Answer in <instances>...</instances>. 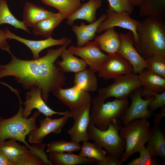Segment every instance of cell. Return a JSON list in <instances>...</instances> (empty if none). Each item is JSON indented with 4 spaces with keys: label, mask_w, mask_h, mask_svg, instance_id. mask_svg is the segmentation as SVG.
I'll return each instance as SVG.
<instances>
[{
    "label": "cell",
    "mask_w": 165,
    "mask_h": 165,
    "mask_svg": "<svg viewBox=\"0 0 165 165\" xmlns=\"http://www.w3.org/2000/svg\"><path fill=\"white\" fill-rule=\"evenodd\" d=\"M71 42V39L57 49H49L45 55L36 59H20L10 52V62L0 64V79L13 76L25 89L39 88L42 97L46 103L50 92L57 90L66 83L64 73L55 62Z\"/></svg>",
    "instance_id": "obj_1"
},
{
    "label": "cell",
    "mask_w": 165,
    "mask_h": 165,
    "mask_svg": "<svg viewBox=\"0 0 165 165\" xmlns=\"http://www.w3.org/2000/svg\"><path fill=\"white\" fill-rule=\"evenodd\" d=\"M134 47L145 60L157 53L165 54L164 18L148 16L140 21Z\"/></svg>",
    "instance_id": "obj_2"
},
{
    "label": "cell",
    "mask_w": 165,
    "mask_h": 165,
    "mask_svg": "<svg viewBox=\"0 0 165 165\" xmlns=\"http://www.w3.org/2000/svg\"><path fill=\"white\" fill-rule=\"evenodd\" d=\"M23 112L20 104L19 110L14 116L6 119L0 117V142L7 139H14L24 143L30 150L45 156V143L41 142L31 145L25 140L26 136L38 128L36 121L41 113L37 110L31 117L25 118Z\"/></svg>",
    "instance_id": "obj_3"
},
{
    "label": "cell",
    "mask_w": 165,
    "mask_h": 165,
    "mask_svg": "<svg viewBox=\"0 0 165 165\" xmlns=\"http://www.w3.org/2000/svg\"><path fill=\"white\" fill-rule=\"evenodd\" d=\"M122 124L120 119L114 120L107 130H101L90 122L87 130L89 139L94 140L104 148L108 156L117 165H122L120 160L125 148V140L121 138L119 134Z\"/></svg>",
    "instance_id": "obj_4"
},
{
    "label": "cell",
    "mask_w": 165,
    "mask_h": 165,
    "mask_svg": "<svg viewBox=\"0 0 165 165\" xmlns=\"http://www.w3.org/2000/svg\"><path fill=\"white\" fill-rule=\"evenodd\" d=\"M91 103L90 122L101 130H107L112 121L119 119L129 106L128 97L105 102L97 95Z\"/></svg>",
    "instance_id": "obj_5"
},
{
    "label": "cell",
    "mask_w": 165,
    "mask_h": 165,
    "mask_svg": "<svg viewBox=\"0 0 165 165\" xmlns=\"http://www.w3.org/2000/svg\"><path fill=\"white\" fill-rule=\"evenodd\" d=\"M122 126L119 134L125 140L124 151L120 160L121 164L147 142L150 133V124L147 119H137Z\"/></svg>",
    "instance_id": "obj_6"
},
{
    "label": "cell",
    "mask_w": 165,
    "mask_h": 165,
    "mask_svg": "<svg viewBox=\"0 0 165 165\" xmlns=\"http://www.w3.org/2000/svg\"><path fill=\"white\" fill-rule=\"evenodd\" d=\"M111 84L100 89L98 95L104 101L109 97L119 98L128 97L136 89L142 86L138 75L132 72L119 76Z\"/></svg>",
    "instance_id": "obj_7"
},
{
    "label": "cell",
    "mask_w": 165,
    "mask_h": 165,
    "mask_svg": "<svg viewBox=\"0 0 165 165\" xmlns=\"http://www.w3.org/2000/svg\"><path fill=\"white\" fill-rule=\"evenodd\" d=\"M142 86H141L129 95L131 103L120 118L124 125L135 119H148L153 116L154 113L148 109V106L154 96L146 99H142Z\"/></svg>",
    "instance_id": "obj_8"
},
{
    "label": "cell",
    "mask_w": 165,
    "mask_h": 165,
    "mask_svg": "<svg viewBox=\"0 0 165 165\" xmlns=\"http://www.w3.org/2000/svg\"><path fill=\"white\" fill-rule=\"evenodd\" d=\"M68 50L74 55L79 56L89 66V68L95 73L98 72L109 56L103 53L93 41H90L81 47L72 45Z\"/></svg>",
    "instance_id": "obj_9"
},
{
    "label": "cell",
    "mask_w": 165,
    "mask_h": 165,
    "mask_svg": "<svg viewBox=\"0 0 165 165\" xmlns=\"http://www.w3.org/2000/svg\"><path fill=\"white\" fill-rule=\"evenodd\" d=\"M53 93L69 108L72 112L78 111L91 104L92 100L89 92L75 85L68 89L61 88Z\"/></svg>",
    "instance_id": "obj_10"
},
{
    "label": "cell",
    "mask_w": 165,
    "mask_h": 165,
    "mask_svg": "<svg viewBox=\"0 0 165 165\" xmlns=\"http://www.w3.org/2000/svg\"><path fill=\"white\" fill-rule=\"evenodd\" d=\"M121 42L117 53L127 60L132 65L133 72L137 74L148 68L147 62L134 47L133 33L129 31L125 34H120Z\"/></svg>",
    "instance_id": "obj_11"
},
{
    "label": "cell",
    "mask_w": 165,
    "mask_h": 165,
    "mask_svg": "<svg viewBox=\"0 0 165 165\" xmlns=\"http://www.w3.org/2000/svg\"><path fill=\"white\" fill-rule=\"evenodd\" d=\"M106 12L107 18L101 22L97 30V33H100L110 28L119 27L132 31L134 42H137L136 30L140 21L132 19L130 14L128 12L118 13L108 7Z\"/></svg>",
    "instance_id": "obj_12"
},
{
    "label": "cell",
    "mask_w": 165,
    "mask_h": 165,
    "mask_svg": "<svg viewBox=\"0 0 165 165\" xmlns=\"http://www.w3.org/2000/svg\"><path fill=\"white\" fill-rule=\"evenodd\" d=\"M72 118L70 112L58 119H52L49 117L41 120L39 127L29 135L28 141L32 144L42 142L44 138L51 133L60 134L68 119Z\"/></svg>",
    "instance_id": "obj_13"
},
{
    "label": "cell",
    "mask_w": 165,
    "mask_h": 165,
    "mask_svg": "<svg viewBox=\"0 0 165 165\" xmlns=\"http://www.w3.org/2000/svg\"><path fill=\"white\" fill-rule=\"evenodd\" d=\"M91 107L90 104L77 111L70 112L74 123L67 132L70 137L71 141L80 142L89 140L87 130L90 122Z\"/></svg>",
    "instance_id": "obj_14"
},
{
    "label": "cell",
    "mask_w": 165,
    "mask_h": 165,
    "mask_svg": "<svg viewBox=\"0 0 165 165\" xmlns=\"http://www.w3.org/2000/svg\"><path fill=\"white\" fill-rule=\"evenodd\" d=\"M132 72H133V70L131 64L116 53L109 56L99 71L98 76L105 80H108Z\"/></svg>",
    "instance_id": "obj_15"
},
{
    "label": "cell",
    "mask_w": 165,
    "mask_h": 165,
    "mask_svg": "<svg viewBox=\"0 0 165 165\" xmlns=\"http://www.w3.org/2000/svg\"><path fill=\"white\" fill-rule=\"evenodd\" d=\"M41 90L39 88H33L26 93V99L23 104L24 117L27 118L31 114L32 110L36 109L46 117L51 116L53 115L58 114L64 116L68 110L64 112H57L50 108L46 104L41 96Z\"/></svg>",
    "instance_id": "obj_16"
},
{
    "label": "cell",
    "mask_w": 165,
    "mask_h": 165,
    "mask_svg": "<svg viewBox=\"0 0 165 165\" xmlns=\"http://www.w3.org/2000/svg\"><path fill=\"white\" fill-rule=\"evenodd\" d=\"M5 30L8 39L16 40L24 44L30 50L32 54L33 59L40 58L39 54L43 50L52 46L63 45L71 39L65 37L60 39H55L50 36L42 40H30L19 37L6 28Z\"/></svg>",
    "instance_id": "obj_17"
},
{
    "label": "cell",
    "mask_w": 165,
    "mask_h": 165,
    "mask_svg": "<svg viewBox=\"0 0 165 165\" xmlns=\"http://www.w3.org/2000/svg\"><path fill=\"white\" fill-rule=\"evenodd\" d=\"M142 83V90L141 96L145 99L153 96L155 93L165 92V79L145 68L138 74Z\"/></svg>",
    "instance_id": "obj_18"
},
{
    "label": "cell",
    "mask_w": 165,
    "mask_h": 165,
    "mask_svg": "<svg viewBox=\"0 0 165 165\" xmlns=\"http://www.w3.org/2000/svg\"><path fill=\"white\" fill-rule=\"evenodd\" d=\"M105 31L100 35L95 36L93 41L100 50L110 56L117 53L121 44V35L115 31L114 27Z\"/></svg>",
    "instance_id": "obj_19"
},
{
    "label": "cell",
    "mask_w": 165,
    "mask_h": 165,
    "mask_svg": "<svg viewBox=\"0 0 165 165\" xmlns=\"http://www.w3.org/2000/svg\"><path fill=\"white\" fill-rule=\"evenodd\" d=\"M107 18L106 13H103L93 22L86 25L81 22L80 25H72V29L76 35L77 47L84 46L87 42L93 40L101 22Z\"/></svg>",
    "instance_id": "obj_20"
},
{
    "label": "cell",
    "mask_w": 165,
    "mask_h": 165,
    "mask_svg": "<svg viewBox=\"0 0 165 165\" xmlns=\"http://www.w3.org/2000/svg\"><path fill=\"white\" fill-rule=\"evenodd\" d=\"M145 146L153 157L165 159V135L159 126L153 125L150 129V133Z\"/></svg>",
    "instance_id": "obj_21"
},
{
    "label": "cell",
    "mask_w": 165,
    "mask_h": 165,
    "mask_svg": "<svg viewBox=\"0 0 165 165\" xmlns=\"http://www.w3.org/2000/svg\"><path fill=\"white\" fill-rule=\"evenodd\" d=\"M55 13L27 2L23 9V22L27 27L33 28L42 20L53 15Z\"/></svg>",
    "instance_id": "obj_22"
},
{
    "label": "cell",
    "mask_w": 165,
    "mask_h": 165,
    "mask_svg": "<svg viewBox=\"0 0 165 165\" xmlns=\"http://www.w3.org/2000/svg\"><path fill=\"white\" fill-rule=\"evenodd\" d=\"M102 3V0H89L67 18V24L72 25L77 20H83L90 23L93 22L96 19L97 10L101 6Z\"/></svg>",
    "instance_id": "obj_23"
},
{
    "label": "cell",
    "mask_w": 165,
    "mask_h": 165,
    "mask_svg": "<svg viewBox=\"0 0 165 165\" xmlns=\"http://www.w3.org/2000/svg\"><path fill=\"white\" fill-rule=\"evenodd\" d=\"M79 155L95 160L97 164L116 165L115 162L108 156L107 152L95 142H83Z\"/></svg>",
    "instance_id": "obj_24"
},
{
    "label": "cell",
    "mask_w": 165,
    "mask_h": 165,
    "mask_svg": "<svg viewBox=\"0 0 165 165\" xmlns=\"http://www.w3.org/2000/svg\"><path fill=\"white\" fill-rule=\"evenodd\" d=\"M48 158L52 165H75L97 164L95 160L72 153L53 152L49 153Z\"/></svg>",
    "instance_id": "obj_25"
},
{
    "label": "cell",
    "mask_w": 165,
    "mask_h": 165,
    "mask_svg": "<svg viewBox=\"0 0 165 165\" xmlns=\"http://www.w3.org/2000/svg\"><path fill=\"white\" fill-rule=\"evenodd\" d=\"M68 16L59 12L40 21L33 28L32 32L36 36L41 35L46 38L51 36L54 29Z\"/></svg>",
    "instance_id": "obj_26"
},
{
    "label": "cell",
    "mask_w": 165,
    "mask_h": 165,
    "mask_svg": "<svg viewBox=\"0 0 165 165\" xmlns=\"http://www.w3.org/2000/svg\"><path fill=\"white\" fill-rule=\"evenodd\" d=\"M62 60L56 62L63 73L73 72L75 73L87 68L88 65L82 59L75 57L68 49H65L61 53Z\"/></svg>",
    "instance_id": "obj_27"
},
{
    "label": "cell",
    "mask_w": 165,
    "mask_h": 165,
    "mask_svg": "<svg viewBox=\"0 0 165 165\" xmlns=\"http://www.w3.org/2000/svg\"><path fill=\"white\" fill-rule=\"evenodd\" d=\"M90 68H86L76 73L74 76V85L88 92L96 91L98 88L97 77Z\"/></svg>",
    "instance_id": "obj_28"
},
{
    "label": "cell",
    "mask_w": 165,
    "mask_h": 165,
    "mask_svg": "<svg viewBox=\"0 0 165 165\" xmlns=\"http://www.w3.org/2000/svg\"><path fill=\"white\" fill-rule=\"evenodd\" d=\"M138 6L141 17H165V0H142Z\"/></svg>",
    "instance_id": "obj_29"
},
{
    "label": "cell",
    "mask_w": 165,
    "mask_h": 165,
    "mask_svg": "<svg viewBox=\"0 0 165 165\" xmlns=\"http://www.w3.org/2000/svg\"><path fill=\"white\" fill-rule=\"evenodd\" d=\"M16 141L9 139L0 142V151L13 163L28 149L25 145H21Z\"/></svg>",
    "instance_id": "obj_30"
},
{
    "label": "cell",
    "mask_w": 165,
    "mask_h": 165,
    "mask_svg": "<svg viewBox=\"0 0 165 165\" xmlns=\"http://www.w3.org/2000/svg\"><path fill=\"white\" fill-rule=\"evenodd\" d=\"M41 0L45 4L55 8L58 10V12L68 17L75 13L82 5L80 0Z\"/></svg>",
    "instance_id": "obj_31"
},
{
    "label": "cell",
    "mask_w": 165,
    "mask_h": 165,
    "mask_svg": "<svg viewBox=\"0 0 165 165\" xmlns=\"http://www.w3.org/2000/svg\"><path fill=\"white\" fill-rule=\"evenodd\" d=\"M8 24L14 27L15 29H20L28 33L29 29L23 21L17 20L12 14L9 8L6 0H0V26Z\"/></svg>",
    "instance_id": "obj_32"
},
{
    "label": "cell",
    "mask_w": 165,
    "mask_h": 165,
    "mask_svg": "<svg viewBox=\"0 0 165 165\" xmlns=\"http://www.w3.org/2000/svg\"><path fill=\"white\" fill-rule=\"evenodd\" d=\"M13 165H52L48 159L28 149L14 163Z\"/></svg>",
    "instance_id": "obj_33"
},
{
    "label": "cell",
    "mask_w": 165,
    "mask_h": 165,
    "mask_svg": "<svg viewBox=\"0 0 165 165\" xmlns=\"http://www.w3.org/2000/svg\"><path fill=\"white\" fill-rule=\"evenodd\" d=\"M47 146L46 152L48 153L53 152L72 153L78 152L80 151L82 146L79 142L63 140L50 142L47 144Z\"/></svg>",
    "instance_id": "obj_34"
},
{
    "label": "cell",
    "mask_w": 165,
    "mask_h": 165,
    "mask_svg": "<svg viewBox=\"0 0 165 165\" xmlns=\"http://www.w3.org/2000/svg\"><path fill=\"white\" fill-rule=\"evenodd\" d=\"M148 68L154 73L165 79V54L157 53L145 60Z\"/></svg>",
    "instance_id": "obj_35"
},
{
    "label": "cell",
    "mask_w": 165,
    "mask_h": 165,
    "mask_svg": "<svg viewBox=\"0 0 165 165\" xmlns=\"http://www.w3.org/2000/svg\"><path fill=\"white\" fill-rule=\"evenodd\" d=\"M139 157L134 159L127 165H157L159 164L156 158L152 157L145 145L142 146L138 152Z\"/></svg>",
    "instance_id": "obj_36"
},
{
    "label": "cell",
    "mask_w": 165,
    "mask_h": 165,
    "mask_svg": "<svg viewBox=\"0 0 165 165\" xmlns=\"http://www.w3.org/2000/svg\"><path fill=\"white\" fill-rule=\"evenodd\" d=\"M109 4L108 7L117 13L128 12L133 13L134 8L128 0H108Z\"/></svg>",
    "instance_id": "obj_37"
},
{
    "label": "cell",
    "mask_w": 165,
    "mask_h": 165,
    "mask_svg": "<svg viewBox=\"0 0 165 165\" xmlns=\"http://www.w3.org/2000/svg\"><path fill=\"white\" fill-rule=\"evenodd\" d=\"M153 99L148 105V109L153 112L159 108L165 107V92L160 93H155Z\"/></svg>",
    "instance_id": "obj_38"
},
{
    "label": "cell",
    "mask_w": 165,
    "mask_h": 165,
    "mask_svg": "<svg viewBox=\"0 0 165 165\" xmlns=\"http://www.w3.org/2000/svg\"><path fill=\"white\" fill-rule=\"evenodd\" d=\"M7 39L6 31L5 30H3L0 29V48L9 53L11 51L10 46L7 41Z\"/></svg>",
    "instance_id": "obj_39"
},
{
    "label": "cell",
    "mask_w": 165,
    "mask_h": 165,
    "mask_svg": "<svg viewBox=\"0 0 165 165\" xmlns=\"http://www.w3.org/2000/svg\"><path fill=\"white\" fill-rule=\"evenodd\" d=\"M154 118L153 120L154 125L159 126L161 119L165 116V107L161 108L159 112L154 113Z\"/></svg>",
    "instance_id": "obj_40"
},
{
    "label": "cell",
    "mask_w": 165,
    "mask_h": 165,
    "mask_svg": "<svg viewBox=\"0 0 165 165\" xmlns=\"http://www.w3.org/2000/svg\"><path fill=\"white\" fill-rule=\"evenodd\" d=\"M0 165H13V163L10 161L0 151Z\"/></svg>",
    "instance_id": "obj_41"
},
{
    "label": "cell",
    "mask_w": 165,
    "mask_h": 165,
    "mask_svg": "<svg viewBox=\"0 0 165 165\" xmlns=\"http://www.w3.org/2000/svg\"><path fill=\"white\" fill-rule=\"evenodd\" d=\"M133 6H139L142 0H128Z\"/></svg>",
    "instance_id": "obj_42"
},
{
    "label": "cell",
    "mask_w": 165,
    "mask_h": 165,
    "mask_svg": "<svg viewBox=\"0 0 165 165\" xmlns=\"http://www.w3.org/2000/svg\"><path fill=\"white\" fill-rule=\"evenodd\" d=\"M82 0V1H84L85 0Z\"/></svg>",
    "instance_id": "obj_43"
}]
</instances>
